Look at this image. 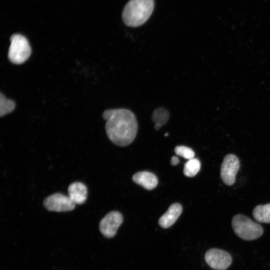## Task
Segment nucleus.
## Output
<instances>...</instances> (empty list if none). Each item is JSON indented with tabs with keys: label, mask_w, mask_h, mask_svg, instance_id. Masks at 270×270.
<instances>
[{
	"label": "nucleus",
	"mask_w": 270,
	"mask_h": 270,
	"mask_svg": "<svg viewBox=\"0 0 270 270\" xmlns=\"http://www.w3.org/2000/svg\"><path fill=\"white\" fill-rule=\"evenodd\" d=\"M240 166L238 157L229 154L225 156L220 168V176L223 182L228 186L232 185Z\"/></svg>",
	"instance_id": "obj_7"
},
{
	"label": "nucleus",
	"mask_w": 270,
	"mask_h": 270,
	"mask_svg": "<svg viewBox=\"0 0 270 270\" xmlns=\"http://www.w3.org/2000/svg\"><path fill=\"white\" fill-rule=\"evenodd\" d=\"M169 112L164 108L156 109L152 114V120L154 123V128L158 130L164 125L169 119Z\"/></svg>",
	"instance_id": "obj_13"
},
{
	"label": "nucleus",
	"mask_w": 270,
	"mask_h": 270,
	"mask_svg": "<svg viewBox=\"0 0 270 270\" xmlns=\"http://www.w3.org/2000/svg\"><path fill=\"white\" fill-rule=\"evenodd\" d=\"M44 208L49 211L66 212L72 210L76 204L66 196L60 193H54L46 197L43 202Z\"/></svg>",
	"instance_id": "obj_6"
},
{
	"label": "nucleus",
	"mask_w": 270,
	"mask_h": 270,
	"mask_svg": "<svg viewBox=\"0 0 270 270\" xmlns=\"http://www.w3.org/2000/svg\"><path fill=\"white\" fill-rule=\"evenodd\" d=\"M252 215L258 222L270 223V204L256 206L252 211Z\"/></svg>",
	"instance_id": "obj_12"
},
{
	"label": "nucleus",
	"mask_w": 270,
	"mask_h": 270,
	"mask_svg": "<svg viewBox=\"0 0 270 270\" xmlns=\"http://www.w3.org/2000/svg\"><path fill=\"white\" fill-rule=\"evenodd\" d=\"M179 162H180V160L178 157L176 156H173L171 158L170 164L172 165L176 166L179 163Z\"/></svg>",
	"instance_id": "obj_17"
},
{
	"label": "nucleus",
	"mask_w": 270,
	"mask_h": 270,
	"mask_svg": "<svg viewBox=\"0 0 270 270\" xmlns=\"http://www.w3.org/2000/svg\"><path fill=\"white\" fill-rule=\"evenodd\" d=\"M123 222L121 213L112 211L107 214L100 222V230L102 235L107 238L114 237L118 228Z\"/></svg>",
	"instance_id": "obj_8"
},
{
	"label": "nucleus",
	"mask_w": 270,
	"mask_h": 270,
	"mask_svg": "<svg viewBox=\"0 0 270 270\" xmlns=\"http://www.w3.org/2000/svg\"><path fill=\"white\" fill-rule=\"evenodd\" d=\"M182 211L181 204L174 203L171 204L168 210L159 219L158 224L162 228L171 226L180 216Z\"/></svg>",
	"instance_id": "obj_9"
},
{
	"label": "nucleus",
	"mask_w": 270,
	"mask_h": 270,
	"mask_svg": "<svg viewBox=\"0 0 270 270\" xmlns=\"http://www.w3.org/2000/svg\"><path fill=\"white\" fill-rule=\"evenodd\" d=\"M16 104L10 100L6 98L2 94H0V116L1 117L11 112L14 110Z\"/></svg>",
	"instance_id": "obj_15"
},
{
	"label": "nucleus",
	"mask_w": 270,
	"mask_h": 270,
	"mask_svg": "<svg viewBox=\"0 0 270 270\" xmlns=\"http://www.w3.org/2000/svg\"><path fill=\"white\" fill-rule=\"evenodd\" d=\"M174 152L176 155L180 156L188 160L194 158V152L190 148L184 146H178L174 148Z\"/></svg>",
	"instance_id": "obj_16"
},
{
	"label": "nucleus",
	"mask_w": 270,
	"mask_h": 270,
	"mask_svg": "<svg viewBox=\"0 0 270 270\" xmlns=\"http://www.w3.org/2000/svg\"><path fill=\"white\" fill-rule=\"evenodd\" d=\"M232 225L236 235L245 240H256L264 232V229L260 224L241 214L233 217Z\"/></svg>",
	"instance_id": "obj_3"
},
{
	"label": "nucleus",
	"mask_w": 270,
	"mask_h": 270,
	"mask_svg": "<svg viewBox=\"0 0 270 270\" xmlns=\"http://www.w3.org/2000/svg\"><path fill=\"white\" fill-rule=\"evenodd\" d=\"M200 168V162L196 158L188 160L184 164V174L188 177H194L199 172Z\"/></svg>",
	"instance_id": "obj_14"
},
{
	"label": "nucleus",
	"mask_w": 270,
	"mask_h": 270,
	"mask_svg": "<svg viewBox=\"0 0 270 270\" xmlns=\"http://www.w3.org/2000/svg\"><path fill=\"white\" fill-rule=\"evenodd\" d=\"M154 8V0H130L124 8L123 21L129 26H140L148 19Z\"/></svg>",
	"instance_id": "obj_2"
},
{
	"label": "nucleus",
	"mask_w": 270,
	"mask_h": 270,
	"mask_svg": "<svg viewBox=\"0 0 270 270\" xmlns=\"http://www.w3.org/2000/svg\"><path fill=\"white\" fill-rule=\"evenodd\" d=\"M102 117L106 121V134L112 143L126 146L134 141L138 126L133 112L124 108L109 109L103 112Z\"/></svg>",
	"instance_id": "obj_1"
},
{
	"label": "nucleus",
	"mask_w": 270,
	"mask_h": 270,
	"mask_svg": "<svg viewBox=\"0 0 270 270\" xmlns=\"http://www.w3.org/2000/svg\"><path fill=\"white\" fill-rule=\"evenodd\" d=\"M206 264L215 270H226L232 264V257L228 252L218 248H211L205 254Z\"/></svg>",
	"instance_id": "obj_5"
},
{
	"label": "nucleus",
	"mask_w": 270,
	"mask_h": 270,
	"mask_svg": "<svg viewBox=\"0 0 270 270\" xmlns=\"http://www.w3.org/2000/svg\"><path fill=\"white\" fill-rule=\"evenodd\" d=\"M132 180L138 184L148 190L154 188L158 183L157 177L153 173L142 171L135 173L132 177Z\"/></svg>",
	"instance_id": "obj_11"
},
{
	"label": "nucleus",
	"mask_w": 270,
	"mask_h": 270,
	"mask_svg": "<svg viewBox=\"0 0 270 270\" xmlns=\"http://www.w3.org/2000/svg\"><path fill=\"white\" fill-rule=\"evenodd\" d=\"M10 42L8 52L9 60L15 64H21L26 62L31 54V48L26 38L20 34H14L10 37Z\"/></svg>",
	"instance_id": "obj_4"
},
{
	"label": "nucleus",
	"mask_w": 270,
	"mask_h": 270,
	"mask_svg": "<svg viewBox=\"0 0 270 270\" xmlns=\"http://www.w3.org/2000/svg\"><path fill=\"white\" fill-rule=\"evenodd\" d=\"M68 192V197L75 204H83L86 200L87 188L81 182H76L70 184Z\"/></svg>",
	"instance_id": "obj_10"
}]
</instances>
